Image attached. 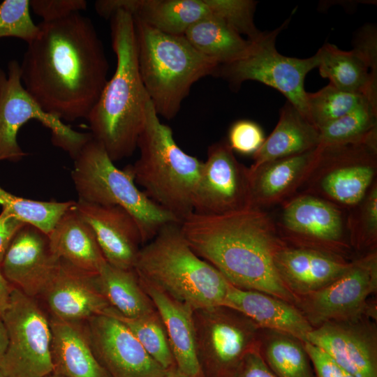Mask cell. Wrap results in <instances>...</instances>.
I'll return each instance as SVG.
<instances>
[{
	"label": "cell",
	"instance_id": "cell-49",
	"mask_svg": "<svg viewBox=\"0 0 377 377\" xmlns=\"http://www.w3.org/2000/svg\"><path fill=\"white\" fill-rule=\"evenodd\" d=\"M0 377H6L0 370Z\"/></svg>",
	"mask_w": 377,
	"mask_h": 377
},
{
	"label": "cell",
	"instance_id": "cell-4",
	"mask_svg": "<svg viewBox=\"0 0 377 377\" xmlns=\"http://www.w3.org/2000/svg\"><path fill=\"white\" fill-rule=\"evenodd\" d=\"M137 147L138 159L126 168L145 193L181 222L193 212L203 161L183 151L149 98Z\"/></svg>",
	"mask_w": 377,
	"mask_h": 377
},
{
	"label": "cell",
	"instance_id": "cell-23",
	"mask_svg": "<svg viewBox=\"0 0 377 377\" xmlns=\"http://www.w3.org/2000/svg\"><path fill=\"white\" fill-rule=\"evenodd\" d=\"M318 147L250 169L251 206L264 209L297 194L313 168Z\"/></svg>",
	"mask_w": 377,
	"mask_h": 377
},
{
	"label": "cell",
	"instance_id": "cell-34",
	"mask_svg": "<svg viewBox=\"0 0 377 377\" xmlns=\"http://www.w3.org/2000/svg\"><path fill=\"white\" fill-rule=\"evenodd\" d=\"M105 314L112 316L122 322L147 353L164 369L176 366L164 325L156 310L139 317L127 318L110 306Z\"/></svg>",
	"mask_w": 377,
	"mask_h": 377
},
{
	"label": "cell",
	"instance_id": "cell-18",
	"mask_svg": "<svg viewBox=\"0 0 377 377\" xmlns=\"http://www.w3.org/2000/svg\"><path fill=\"white\" fill-rule=\"evenodd\" d=\"M59 263L50 249L48 236L26 223L13 239L0 269L13 287L38 299L54 276Z\"/></svg>",
	"mask_w": 377,
	"mask_h": 377
},
{
	"label": "cell",
	"instance_id": "cell-40",
	"mask_svg": "<svg viewBox=\"0 0 377 377\" xmlns=\"http://www.w3.org/2000/svg\"><path fill=\"white\" fill-rule=\"evenodd\" d=\"M265 140L263 131L256 122L242 119L230 128L227 142L233 151L244 155L254 154Z\"/></svg>",
	"mask_w": 377,
	"mask_h": 377
},
{
	"label": "cell",
	"instance_id": "cell-21",
	"mask_svg": "<svg viewBox=\"0 0 377 377\" xmlns=\"http://www.w3.org/2000/svg\"><path fill=\"white\" fill-rule=\"evenodd\" d=\"M95 9L108 19L117 10L165 34L184 35L195 22L214 17L213 0H99Z\"/></svg>",
	"mask_w": 377,
	"mask_h": 377
},
{
	"label": "cell",
	"instance_id": "cell-7",
	"mask_svg": "<svg viewBox=\"0 0 377 377\" xmlns=\"http://www.w3.org/2000/svg\"><path fill=\"white\" fill-rule=\"evenodd\" d=\"M73 160L71 177L78 200L126 209L139 226L143 245L165 226L179 223L137 187L126 167L124 170L117 168L103 145L93 137Z\"/></svg>",
	"mask_w": 377,
	"mask_h": 377
},
{
	"label": "cell",
	"instance_id": "cell-31",
	"mask_svg": "<svg viewBox=\"0 0 377 377\" xmlns=\"http://www.w3.org/2000/svg\"><path fill=\"white\" fill-rule=\"evenodd\" d=\"M184 36L196 50L219 66L241 59L251 45V40L244 38L226 21L216 17L195 22Z\"/></svg>",
	"mask_w": 377,
	"mask_h": 377
},
{
	"label": "cell",
	"instance_id": "cell-15",
	"mask_svg": "<svg viewBox=\"0 0 377 377\" xmlns=\"http://www.w3.org/2000/svg\"><path fill=\"white\" fill-rule=\"evenodd\" d=\"M193 207L195 214L210 216L252 208L249 168L237 161L226 140L209 147Z\"/></svg>",
	"mask_w": 377,
	"mask_h": 377
},
{
	"label": "cell",
	"instance_id": "cell-45",
	"mask_svg": "<svg viewBox=\"0 0 377 377\" xmlns=\"http://www.w3.org/2000/svg\"><path fill=\"white\" fill-rule=\"evenodd\" d=\"M13 286L5 279L0 269V316L8 307Z\"/></svg>",
	"mask_w": 377,
	"mask_h": 377
},
{
	"label": "cell",
	"instance_id": "cell-22",
	"mask_svg": "<svg viewBox=\"0 0 377 377\" xmlns=\"http://www.w3.org/2000/svg\"><path fill=\"white\" fill-rule=\"evenodd\" d=\"M353 260L286 243L274 257L275 267L282 282L296 299L333 282L349 269Z\"/></svg>",
	"mask_w": 377,
	"mask_h": 377
},
{
	"label": "cell",
	"instance_id": "cell-9",
	"mask_svg": "<svg viewBox=\"0 0 377 377\" xmlns=\"http://www.w3.org/2000/svg\"><path fill=\"white\" fill-rule=\"evenodd\" d=\"M193 321L203 377H235L248 353L260 346V329L228 306L195 309Z\"/></svg>",
	"mask_w": 377,
	"mask_h": 377
},
{
	"label": "cell",
	"instance_id": "cell-2",
	"mask_svg": "<svg viewBox=\"0 0 377 377\" xmlns=\"http://www.w3.org/2000/svg\"><path fill=\"white\" fill-rule=\"evenodd\" d=\"M180 225L184 239L201 258L233 286L265 293L295 305L274 264L286 244L266 211L249 208L223 215L193 212Z\"/></svg>",
	"mask_w": 377,
	"mask_h": 377
},
{
	"label": "cell",
	"instance_id": "cell-29",
	"mask_svg": "<svg viewBox=\"0 0 377 377\" xmlns=\"http://www.w3.org/2000/svg\"><path fill=\"white\" fill-rule=\"evenodd\" d=\"M319 131L290 102L281 109L279 119L272 133L253 155L249 167L281 158L300 154L318 147Z\"/></svg>",
	"mask_w": 377,
	"mask_h": 377
},
{
	"label": "cell",
	"instance_id": "cell-41",
	"mask_svg": "<svg viewBox=\"0 0 377 377\" xmlns=\"http://www.w3.org/2000/svg\"><path fill=\"white\" fill-rule=\"evenodd\" d=\"M30 8L43 18V22H53L73 13L84 10L87 2L84 0H31Z\"/></svg>",
	"mask_w": 377,
	"mask_h": 377
},
{
	"label": "cell",
	"instance_id": "cell-43",
	"mask_svg": "<svg viewBox=\"0 0 377 377\" xmlns=\"http://www.w3.org/2000/svg\"><path fill=\"white\" fill-rule=\"evenodd\" d=\"M25 224L2 208L0 213V265L15 236Z\"/></svg>",
	"mask_w": 377,
	"mask_h": 377
},
{
	"label": "cell",
	"instance_id": "cell-14",
	"mask_svg": "<svg viewBox=\"0 0 377 377\" xmlns=\"http://www.w3.org/2000/svg\"><path fill=\"white\" fill-rule=\"evenodd\" d=\"M377 251L353 260L341 276L325 287L297 298L295 306L313 328L324 323L364 316L377 319Z\"/></svg>",
	"mask_w": 377,
	"mask_h": 377
},
{
	"label": "cell",
	"instance_id": "cell-39",
	"mask_svg": "<svg viewBox=\"0 0 377 377\" xmlns=\"http://www.w3.org/2000/svg\"><path fill=\"white\" fill-rule=\"evenodd\" d=\"M215 17L226 21L242 36L253 41L263 31L255 25L253 16L257 2L252 0H214Z\"/></svg>",
	"mask_w": 377,
	"mask_h": 377
},
{
	"label": "cell",
	"instance_id": "cell-5",
	"mask_svg": "<svg viewBox=\"0 0 377 377\" xmlns=\"http://www.w3.org/2000/svg\"><path fill=\"white\" fill-rule=\"evenodd\" d=\"M134 269L140 280L194 309L223 305L230 284L193 251L177 223L163 227L140 248Z\"/></svg>",
	"mask_w": 377,
	"mask_h": 377
},
{
	"label": "cell",
	"instance_id": "cell-44",
	"mask_svg": "<svg viewBox=\"0 0 377 377\" xmlns=\"http://www.w3.org/2000/svg\"><path fill=\"white\" fill-rule=\"evenodd\" d=\"M235 377H276L265 362L260 346L244 358Z\"/></svg>",
	"mask_w": 377,
	"mask_h": 377
},
{
	"label": "cell",
	"instance_id": "cell-6",
	"mask_svg": "<svg viewBox=\"0 0 377 377\" xmlns=\"http://www.w3.org/2000/svg\"><path fill=\"white\" fill-rule=\"evenodd\" d=\"M133 20L145 88L157 114L173 119L193 84L215 75L219 65L196 50L184 35L165 34Z\"/></svg>",
	"mask_w": 377,
	"mask_h": 377
},
{
	"label": "cell",
	"instance_id": "cell-16",
	"mask_svg": "<svg viewBox=\"0 0 377 377\" xmlns=\"http://www.w3.org/2000/svg\"><path fill=\"white\" fill-rule=\"evenodd\" d=\"M307 341L354 377H377L376 319L364 316L314 327Z\"/></svg>",
	"mask_w": 377,
	"mask_h": 377
},
{
	"label": "cell",
	"instance_id": "cell-47",
	"mask_svg": "<svg viewBox=\"0 0 377 377\" xmlns=\"http://www.w3.org/2000/svg\"><path fill=\"white\" fill-rule=\"evenodd\" d=\"M163 377H189L182 371H180L176 366L167 369L165 374Z\"/></svg>",
	"mask_w": 377,
	"mask_h": 377
},
{
	"label": "cell",
	"instance_id": "cell-35",
	"mask_svg": "<svg viewBox=\"0 0 377 377\" xmlns=\"http://www.w3.org/2000/svg\"><path fill=\"white\" fill-rule=\"evenodd\" d=\"M367 100L377 101L364 94L343 91L329 83L316 92H307V117L319 131Z\"/></svg>",
	"mask_w": 377,
	"mask_h": 377
},
{
	"label": "cell",
	"instance_id": "cell-10",
	"mask_svg": "<svg viewBox=\"0 0 377 377\" xmlns=\"http://www.w3.org/2000/svg\"><path fill=\"white\" fill-rule=\"evenodd\" d=\"M289 20L272 31L263 32L259 38L251 41L248 52L243 57L220 65L215 75L227 81L233 89H238L248 80L274 88L308 119L304 80L309 72L318 67V58L316 54L305 59L290 57L277 51L276 36Z\"/></svg>",
	"mask_w": 377,
	"mask_h": 377
},
{
	"label": "cell",
	"instance_id": "cell-26",
	"mask_svg": "<svg viewBox=\"0 0 377 377\" xmlns=\"http://www.w3.org/2000/svg\"><path fill=\"white\" fill-rule=\"evenodd\" d=\"M49 318L53 373L64 377H109L94 353L84 321Z\"/></svg>",
	"mask_w": 377,
	"mask_h": 377
},
{
	"label": "cell",
	"instance_id": "cell-46",
	"mask_svg": "<svg viewBox=\"0 0 377 377\" xmlns=\"http://www.w3.org/2000/svg\"><path fill=\"white\" fill-rule=\"evenodd\" d=\"M8 346V335L6 327L0 316V362L4 356Z\"/></svg>",
	"mask_w": 377,
	"mask_h": 377
},
{
	"label": "cell",
	"instance_id": "cell-28",
	"mask_svg": "<svg viewBox=\"0 0 377 377\" xmlns=\"http://www.w3.org/2000/svg\"><path fill=\"white\" fill-rule=\"evenodd\" d=\"M316 54L319 73L330 80L329 83L377 100V62L357 48L345 51L330 43L323 45Z\"/></svg>",
	"mask_w": 377,
	"mask_h": 377
},
{
	"label": "cell",
	"instance_id": "cell-11",
	"mask_svg": "<svg viewBox=\"0 0 377 377\" xmlns=\"http://www.w3.org/2000/svg\"><path fill=\"white\" fill-rule=\"evenodd\" d=\"M8 346L0 362L6 377H45L53 373L50 318L37 299L13 288L1 315Z\"/></svg>",
	"mask_w": 377,
	"mask_h": 377
},
{
	"label": "cell",
	"instance_id": "cell-37",
	"mask_svg": "<svg viewBox=\"0 0 377 377\" xmlns=\"http://www.w3.org/2000/svg\"><path fill=\"white\" fill-rule=\"evenodd\" d=\"M347 226L353 250L377 251V182L362 201L347 212Z\"/></svg>",
	"mask_w": 377,
	"mask_h": 377
},
{
	"label": "cell",
	"instance_id": "cell-33",
	"mask_svg": "<svg viewBox=\"0 0 377 377\" xmlns=\"http://www.w3.org/2000/svg\"><path fill=\"white\" fill-rule=\"evenodd\" d=\"M377 135V101L367 100L319 130L320 147L365 140Z\"/></svg>",
	"mask_w": 377,
	"mask_h": 377
},
{
	"label": "cell",
	"instance_id": "cell-20",
	"mask_svg": "<svg viewBox=\"0 0 377 377\" xmlns=\"http://www.w3.org/2000/svg\"><path fill=\"white\" fill-rule=\"evenodd\" d=\"M95 274L60 260L54 276L39 298L50 316L72 322H84L105 314L110 304L98 290Z\"/></svg>",
	"mask_w": 377,
	"mask_h": 377
},
{
	"label": "cell",
	"instance_id": "cell-8",
	"mask_svg": "<svg viewBox=\"0 0 377 377\" xmlns=\"http://www.w3.org/2000/svg\"><path fill=\"white\" fill-rule=\"evenodd\" d=\"M376 175L377 135L357 142L318 146L314 165L299 193L319 197L348 212L377 182Z\"/></svg>",
	"mask_w": 377,
	"mask_h": 377
},
{
	"label": "cell",
	"instance_id": "cell-24",
	"mask_svg": "<svg viewBox=\"0 0 377 377\" xmlns=\"http://www.w3.org/2000/svg\"><path fill=\"white\" fill-rule=\"evenodd\" d=\"M223 305L239 311L261 330L286 333L303 342L313 329L295 305L265 293L230 284Z\"/></svg>",
	"mask_w": 377,
	"mask_h": 377
},
{
	"label": "cell",
	"instance_id": "cell-3",
	"mask_svg": "<svg viewBox=\"0 0 377 377\" xmlns=\"http://www.w3.org/2000/svg\"><path fill=\"white\" fill-rule=\"evenodd\" d=\"M109 19L116 69L86 119L92 137L114 162L137 148L149 97L140 73L133 16L117 10Z\"/></svg>",
	"mask_w": 377,
	"mask_h": 377
},
{
	"label": "cell",
	"instance_id": "cell-1",
	"mask_svg": "<svg viewBox=\"0 0 377 377\" xmlns=\"http://www.w3.org/2000/svg\"><path fill=\"white\" fill-rule=\"evenodd\" d=\"M20 66L24 89L61 121L87 119L107 82L109 64L91 20L80 13L42 22Z\"/></svg>",
	"mask_w": 377,
	"mask_h": 377
},
{
	"label": "cell",
	"instance_id": "cell-17",
	"mask_svg": "<svg viewBox=\"0 0 377 377\" xmlns=\"http://www.w3.org/2000/svg\"><path fill=\"white\" fill-rule=\"evenodd\" d=\"M99 363L109 377H163L167 369L145 350L119 319L101 314L84 321Z\"/></svg>",
	"mask_w": 377,
	"mask_h": 377
},
{
	"label": "cell",
	"instance_id": "cell-19",
	"mask_svg": "<svg viewBox=\"0 0 377 377\" xmlns=\"http://www.w3.org/2000/svg\"><path fill=\"white\" fill-rule=\"evenodd\" d=\"M75 206L92 228L106 261L121 269H134L143 243L133 216L116 205H100L78 200Z\"/></svg>",
	"mask_w": 377,
	"mask_h": 377
},
{
	"label": "cell",
	"instance_id": "cell-30",
	"mask_svg": "<svg viewBox=\"0 0 377 377\" xmlns=\"http://www.w3.org/2000/svg\"><path fill=\"white\" fill-rule=\"evenodd\" d=\"M95 282L110 306L125 317L136 318L156 311L134 269H121L106 261L95 274Z\"/></svg>",
	"mask_w": 377,
	"mask_h": 377
},
{
	"label": "cell",
	"instance_id": "cell-32",
	"mask_svg": "<svg viewBox=\"0 0 377 377\" xmlns=\"http://www.w3.org/2000/svg\"><path fill=\"white\" fill-rule=\"evenodd\" d=\"M260 352L276 377H316L304 342L293 335L260 329Z\"/></svg>",
	"mask_w": 377,
	"mask_h": 377
},
{
	"label": "cell",
	"instance_id": "cell-27",
	"mask_svg": "<svg viewBox=\"0 0 377 377\" xmlns=\"http://www.w3.org/2000/svg\"><path fill=\"white\" fill-rule=\"evenodd\" d=\"M75 204L68 209L47 235L52 252L59 260L91 274L106 262L91 226Z\"/></svg>",
	"mask_w": 377,
	"mask_h": 377
},
{
	"label": "cell",
	"instance_id": "cell-48",
	"mask_svg": "<svg viewBox=\"0 0 377 377\" xmlns=\"http://www.w3.org/2000/svg\"><path fill=\"white\" fill-rule=\"evenodd\" d=\"M45 377H64L61 375H59V374H54V373H52L51 374L45 376Z\"/></svg>",
	"mask_w": 377,
	"mask_h": 377
},
{
	"label": "cell",
	"instance_id": "cell-25",
	"mask_svg": "<svg viewBox=\"0 0 377 377\" xmlns=\"http://www.w3.org/2000/svg\"><path fill=\"white\" fill-rule=\"evenodd\" d=\"M139 281L162 320L176 367L189 377H203L195 350L194 309Z\"/></svg>",
	"mask_w": 377,
	"mask_h": 377
},
{
	"label": "cell",
	"instance_id": "cell-42",
	"mask_svg": "<svg viewBox=\"0 0 377 377\" xmlns=\"http://www.w3.org/2000/svg\"><path fill=\"white\" fill-rule=\"evenodd\" d=\"M304 348L310 357L316 377H354L338 366L323 351L308 341Z\"/></svg>",
	"mask_w": 377,
	"mask_h": 377
},
{
	"label": "cell",
	"instance_id": "cell-13",
	"mask_svg": "<svg viewBox=\"0 0 377 377\" xmlns=\"http://www.w3.org/2000/svg\"><path fill=\"white\" fill-rule=\"evenodd\" d=\"M272 219L288 245L331 253L349 260L353 248L347 211L319 197L299 193L282 202Z\"/></svg>",
	"mask_w": 377,
	"mask_h": 377
},
{
	"label": "cell",
	"instance_id": "cell-12",
	"mask_svg": "<svg viewBox=\"0 0 377 377\" xmlns=\"http://www.w3.org/2000/svg\"><path fill=\"white\" fill-rule=\"evenodd\" d=\"M31 119L49 128L52 144L68 152L73 159L92 138L91 133L75 131L44 111L24 89L19 63L11 60L7 73L0 68V161L17 162L26 155L17 141V135Z\"/></svg>",
	"mask_w": 377,
	"mask_h": 377
},
{
	"label": "cell",
	"instance_id": "cell-38",
	"mask_svg": "<svg viewBox=\"0 0 377 377\" xmlns=\"http://www.w3.org/2000/svg\"><path fill=\"white\" fill-rule=\"evenodd\" d=\"M38 31L30 15L29 0H5L0 3V38L15 37L28 44Z\"/></svg>",
	"mask_w": 377,
	"mask_h": 377
},
{
	"label": "cell",
	"instance_id": "cell-36",
	"mask_svg": "<svg viewBox=\"0 0 377 377\" xmlns=\"http://www.w3.org/2000/svg\"><path fill=\"white\" fill-rule=\"evenodd\" d=\"M75 201H38L12 194L0 186V205L25 223L48 235L63 214Z\"/></svg>",
	"mask_w": 377,
	"mask_h": 377
}]
</instances>
